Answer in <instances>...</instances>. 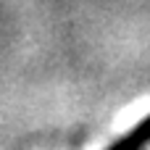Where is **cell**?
<instances>
[{"label":"cell","mask_w":150,"mask_h":150,"mask_svg":"<svg viewBox=\"0 0 150 150\" xmlns=\"http://www.w3.org/2000/svg\"><path fill=\"white\" fill-rule=\"evenodd\" d=\"M148 148H150V113H145L105 150H148Z\"/></svg>","instance_id":"6da1fadb"}]
</instances>
